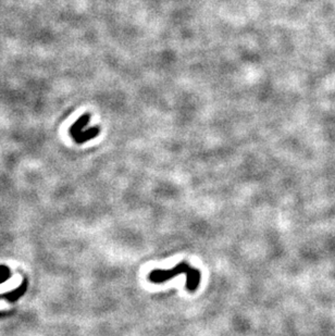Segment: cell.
Instances as JSON below:
<instances>
[{
    "mask_svg": "<svg viewBox=\"0 0 335 336\" xmlns=\"http://www.w3.org/2000/svg\"><path fill=\"white\" fill-rule=\"evenodd\" d=\"M186 275V289L191 293L197 290L201 283V272L196 268H193L189 264L181 263L170 270H152L148 274V280L155 284H162L164 282L171 281L172 278L180 274Z\"/></svg>",
    "mask_w": 335,
    "mask_h": 336,
    "instance_id": "6da1fadb",
    "label": "cell"
},
{
    "mask_svg": "<svg viewBox=\"0 0 335 336\" xmlns=\"http://www.w3.org/2000/svg\"><path fill=\"white\" fill-rule=\"evenodd\" d=\"M99 132H100V128L99 127H94L92 129L87 130V131H82V132H79L75 136H73V138H74L76 143L82 144V143H85V141H87L89 139L95 138L96 136L99 134Z\"/></svg>",
    "mask_w": 335,
    "mask_h": 336,
    "instance_id": "7a4b0ae2",
    "label": "cell"
},
{
    "mask_svg": "<svg viewBox=\"0 0 335 336\" xmlns=\"http://www.w3.org/2000/svg\"><path fill=\"white\" fill-rule=\"evenodd\" d=\"M89 120H90V116L88 115V113H86V115H83L81 118H79L70 129V133L72 135V137L73 136H75L76 134H78L79 132H82L83 129L88 124Z\"/></svg>",
    "mask_w": 335,
    "mask_h": 336,
    "instance_id": "3957f363",
    "label": "cell"
}]
</instances>
